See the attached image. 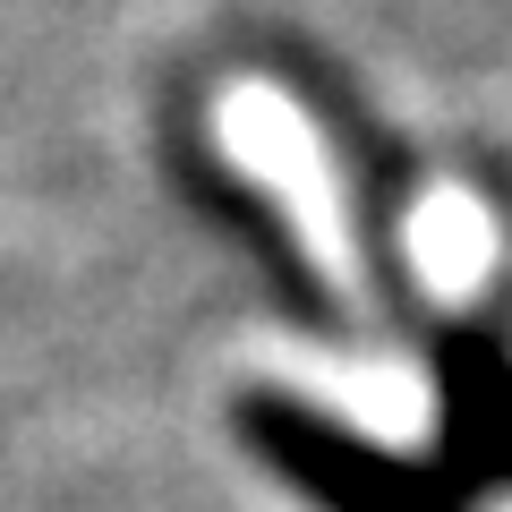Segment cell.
Listing matches in <instances>:
<instances>
[{
    "label": "cell",
    "instance_id": "obj_1",
    "mask_svg": "<svg viewBox=\"0 0 512 512\" xmlns=\"http://www.w3.org/2000/svg\"><path fill=\"white\" fill-rule=\"evenodd\" d=\"M214 146L291 214V231H299V248H308L316 274H325L333 291H350V282H359V248H350L342 180H333L325 137L291 111V94L265 86V77H231V86L214 94Z\"/></svg>",
    "mask_w": 512,
    "mask_h": 512
},
{
    "label": "cell",
    "instance_id": "obj_2",
    "mask_svg": "<svg viewBox=\"0 0 512 512\" xmlns=\"http://www.w3.org/2000/svg\"><path fill=\"white\" fill-rule=\"evenodd\" d=\"M402 248H410V265H419V282L436 299H470L495 274V222L470 188H427L402 222Z\"/></svg>",
    "mask_w": 512,
    "mask_h": 512
}]
</instances>
